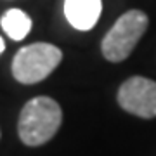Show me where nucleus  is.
Instances as JSON below:
<instances>
[{
  "instance_id": "obj_1",
  "label": "nucleus",
  "mask_w": 156,
  "mask_h": 156,
  "mask_svg": "<svg viewBox=\"0 0 156 156\" xmlns=\"http://www.w3.org/2000/svg\"><path fill=\"white\" fill-rule=\"evenodd\" d=\"M61 122V106L47 95H38L21 109L17 122L19 139L26 146H42L56 135Z\"/></svg>"
},
{
  "instance_id": "obj_2",
  "label": "nucleus",
  "mask_w": 156,
  "mask_h": 156,
  "mask_svg": "<svg viewBox=\"0 0 156 156\" xmlns=\"http://www.w3.org/2000/svg\"><path fill=\"white\" fill-rule=\"evenodd\" d=\"M147 24H149V19L146 12L139 9H132L122 14L113 24V28L106 33V37L102 38V44H101L102 56L111 62L125 61L132 54L135 45L139 44L142 35L146 33Z\"/></svg>"
},
{
  "instance_id": "obj_3",
  "label": "nucleus",
  "mask_w": 156,
  "mask_h": 156,
  "mask_svg": "<svg viewBox=\"0 0 156 156\" xmlns=\"http://www.w3.org/2000/svg\"><path fill=\"white\" fill-rule=\"evenodd\" d=\"M61 59V49L52 44L38 42L26 45L17 50L12 59V75L19 83H38L59 66Z\"/></svg>"
},
{
  "instance_id": "obj_4",
  "label": "nucleus",
  "mask_w": 156,
  "mask_h": 156,
  "mask_svg": "<svg viewBox=\"0 0 156 156\" xmlns=\"http://www.w3.org/2000/svg\"><path fill=\"white\" fill-rule=\"evenodd\" d=\"M118 104L139 118L156 116V82L144 76H132L118 89Z\"/></svg>"
},
{
  "instance_id": "obj_5",
  "label": "nucleus",
  "mask_w": 156,
  "mask_h": 156,
  "mask_svg": "<svg viewBox=\"0 0 156 156\" xmlns=\"http://www.w3.org/2000/svg\"><path fill=\"white\" fill-rule=\"evenodd\" d=\"M102 0H64V14L75 30L89 31L99 21Z\"/></svg>"
},
{
  "instance_id": "obj_6",
  "label": "nucleus",
  "mask_w": 156,
  "mask_h": 156,
  "mask_svg": "<svg viewBox=\"0 0 156 156\" xmlns=\"http://www.w3.org/2000/svg\"><path fill=\"white\" fill-rule=\"evenodd\" d=\"M2 30L9 35L12 40H23L31 30V19L24 11L21 9H9L0 17Z\"/></svg>"
},
{
  "instance_id": "obj_7",
  "label": "nucleus",
  "mask_w": 156,
  "mask_h": 156,
  "mask_svg": "<svg viewBox=\"0 0 156 156\" xmlns=\"http://www.w3.org/2000/svg\"><path fill=\"white\" fill-rule=\"evenodd\" d=\"M4 50H5V42H4V38L0 37V54H2Z\"/></svg>"
}]
</instances>
